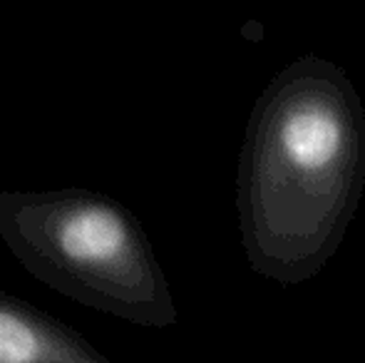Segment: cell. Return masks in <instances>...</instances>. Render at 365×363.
I'll use <instances>...</instances> for the list:
<instances>
[{
	"instance_id": "cell-1",
	"label": "cell",
	"mask_w": 365,
	"mask_h": 363,
	"mask_svg": "<svg viewBox=\"0 0 365 363\" xmlns=\"http://www.w3.org/2000/svg\"><path fill=\"white\" fill-rule=\"evenodd\" d=\"M365 189V107L348 73L303 55L274 75L246 122L236 209L261 279L306 284L346 239Z\"/></svg>"
},
{
	"instance_id": "cell-2",
	"label": "cell",
	"mask_w": 365,
	"mask_h": 363,
	"mask_svg": "<svg viewBox=\"0 0 365 363\" xmlns=\"http://www.w3.org/2000/svg\"><path fill=\"white\" fill-rule=\"evenodd\" d=\"M0 239L35 279L77 304L147 329L179 321L145 227L110 194L0 192Z\"/></svg>"
},
{
	"instance_id": "cell-3",
	"label": "cell",
	"mask_w": 365,
	"mask_h": 363,
	"mask_svg": "<svg viewBox=\"0 0 365 363\" xmlns=\"http://www.w3.org/2000/svg\"><path fill=\"white\" fill-rule=\"evenodd\" d=\"M0 363H112L80 331L0 291Z\"/></svg>"
}]
</instances>
